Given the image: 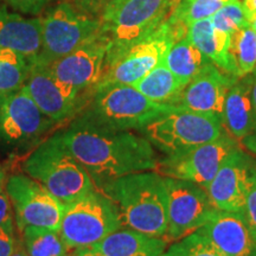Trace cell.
<instances>
[{
    "instance_id": "6da1fadb",
    "label": "cell",
    "mask_w": 256,
    "mask_h": 256,
    "mask_svg": "<svg viewBox=\"0 0 256 256\" xmlns=\"http://www.w3.org/2000/svg\"><path fill=\"white\" fill-rule=\"evenodd\" d=\"M60 136L98 188L127 174L156 171L159 162L152 144L130 130H114L78 119Z\"/></svg>"
},
{
    "instance_id": "f1b7e54d",
    "label": "cell",
    "mask_w": 256,
    "mask_h": 256,
    "mask_svg": "<svg viewBox=\"0 0 256 256\" xmlns=\"http://www.w3.org/2000/svg\"><path fill=\"white\" fill-rule=\"evenodd\" d=\"M210 19L216 28L230 34L240 28L250 26L248 11L238 0H229Z\"/></svg>"
},
{
    "instance_id": "7a4b0ae2",
    "label": "cell",
    "mask_w": 256,
    "mask_h": 256,
    "mask_svg": "<svg viewBox=\"0 0 256 256\" xmlns=\"http://www.w3.org/2000/svg\"><path fill=\"white\" fill-rule=\"evenodd\" d=\"M116 206L121 226L165 238L168 192L164 177L156 171L118 178L98 188Z\"/></svg>"
},
{
    "instance_id": "5b68a950",
    "label": "cell",
    "mask_w": 256,
    "mask_h": 256,
    "mask_svg": "<svg viewBox=\"0 0 256 256\" xmlns=\"http://www.w3.org/2000/svg\"><path fill=\"white\" fill-rule=\"evenodd\" d=\"M170 108L147 98L133 86L112 84L95 89L88 110L80 119L114 130H142Z\"/></svg>"
},
{
    "instance_id": "7c38bea8",
    "label": "cell",
    "mask_w": 256,
    "mask_h": 256,
    "mask_svg": "<svg viewBox=\"0 0 256 256\" xmlns=\"http://www.w3.org/2000/svg\"><path fill=\"white\" fill-rule=\"evenodd\" d=\"M108 50V40L98 34L46 66L64 90L78 100L81 92L96 88L104 78Z\"/></svg>"
},
{
    "instance_id": "8fae6325",
    "label": "cell",
    "mask_w": 256,
    "mask_h": 256,
    "mask_svg": "<svg viewBox=\"0 0 256 256\" xmlns=\"http://www.w3.org/2000/svg\"><path fill=\"white\" fill-rule=\"evenodd\" d=\"M238 147V140L224 132L218 139L159 160L156 172L168 178L200 185L206 190L230 153Z\"/></svg>"
},
{
    "instance_id": "d590c367",
    "label": "cell",
    "mask_w": 256,
    "mask_h": 256,
    "mask_svg": "<svg viewBox=\"0 0 256 256\" xmlns=\"http://www.w3.org/2000/svg\"><path fill=\"white\" fill-rule=\"evenodd\" d=\"M252 108H254L255 132H256V69L254 70V72L252 74Z\"/></svg>"
},
{
    "instance_id": "f35d334b",
    "label": "cell",
    "mask_w": 256,
    "mask_h": 256,
    "mask_svg": "<svg viewBox=\"0 0 256 256\" xmlns=\"http://www.w3.org/2000/svg\"><path fill=\"white\" fill-rule=\"evenodd\" d=\"M249 25L256 32V14H249Z\"/></svg>"
},
{
    "instance_id": "836d02e7",
    "label": "cell",
    "mask_w": 256,
    "mask_h": 256,
    "mask_svg": "<svg viewBox=\"0 0 256 256\" xmlns=\"http://www.w3.org/2000/svg\"><path fill=\"white\" fill-rule=\"evenodd\" d=\"M11 218V208H10L8 200L4 194H0V226H2Z\"/></svg>"
},
{
    "instance_id": "74e56055",
    "label": "cell",
    "mask_w": 256,
    "mask_h": 256,
    "mask_svg": "<svg viewBox=\"0 0 256 256\" xmlns=\"http://www.w3.org/2000/svg\"><path fill=\"white\" fill-rule=\"evenodd\" d=\"M242 4L249 14H256V0H243Z\"/></svg>"
},
{
    "instance_id": "8d00e7d4",
    "label": "cell",
    "mask_w": 256,
    "mask_h": 256,
    "mask_svg": "<svg viewBox=\"0 0 256 256\" xmlns=\"http://www.w3.org/2000/svg\"><path fill=\"white\" fill-rule=\"evenodd\" d=\"M11 256H28L26 252V249H25L23 242L20 241H16V246L14 252H12Z\"/></svg>"
},
{
    "instance_id": "d6a6232c",
    "label": "cell",
    "mask_w": 256,
    "mask_h": 256,
    "mask_svg": "<svg viewBox=\"0 0 256 256\" xmlns=\"http://www.w3.org/2000/svg\"><path fill=\"white\" fill-rule=\"evenodd\" d=\"M8 4L24 14H37L50 0H8Z\"/></svg>"
},
{
    "instance_id": "83f0119b",
    "label": "cell",
    "mask_w": 256,
    "mask_h": 256,
    "mask_svg": "<svg viewBox=\"0 0 256 256\" xmlns=\"http://www.w3.org/2000/svg\"><path fill=\"white\" fill-rule=\"evenodd\" d=\"M232 51L238 78L250 75L256 69V32L250 26L232 34Z\"/></svg>"
},
{
    "instance_id": "2e32d148",
    "label": "cell",
    "mask_w": 256,
    "mask_h": 256,
    "mask_svg": "<svg viewBox=\"0 0 256 256\" xmlns=\"http://www.w3.org/2000/svg\"><path fill=\"white\" fill-rule=\"evenodd\" d=\"M55 124L24 88L0 98V134L10 142H28Z\"/></svg>"
},
{
    "instance_id": "5bb4252c",
    "label": "cell",
    "mask_w": 256,
    "mask_h": 256,
    "mask_svg": "<svg viewBox=\"0 0 256 256\" xmlns=\"http://www.w3.org/2000/svg\"><path fill=\"white\" fill-rule=\"evenodd\" d=\"M256 162L240 147L224 160L206 191L217 210L243 212Z\"/></svg>"
},
{
    "instance_id": "44dd1931",
    "label": "cell",
    "mask_w": 256,
    "mask_h": 256,
    "mask_svg": "<svg viewBox=\"0 0 256 256\" xmlns=\"http://www.w3.org/2000/svg\"><path fill=\"white\" fill-rule=\"evenodd\" d=\"M223 126L236 140L247 139L255 132L252 74L238 78L230 87L224 102Z\"/></svg>"
},
{
    "instance_id": "603a6c76",
    "label": "cell",
    "mask_w": 256,
    "mask_h": 256,
    "mask_svg": "<svg viewBox=\"0 0 256 256\" xmlns=\"http://www.w3.org/2000/svg\"><path fill=\"white\" fill-rule=\"evenodd\" d=\"M209 62L186 36L174 43L162 58L166 68L171 70L185 86Z\"/></svg>"
},
{
    "instance_id": "4316f807",
    "label": "cell",
    "mask_w": 256,
    "mask_h": 256,
    "mask_svg": "<svg viewBox=\"0 0 256 256\" xmlns=\"http://www.w3.org/2000/svg\"><path fill=\"white\" fill-rule=\"evenodd\" d=\"M229 0H177L168 22L186 28L194 22L211 18Z\"/></svg>"
},
{
    "instance_id": "ffe728a7",
    "label": "cell",
    "mask_w": 256,
    "mask_h": 256,
    "mask_svg": "<svg viewBox=\"0 0 256 256\" xmlns=\"http://www.w3.org/2000/svg\"><path fill=\"white\" fill-rule=\"evenodd\" d=\"M0 48L16 51L32 64L42 50V20L0 8Z\"/></svg>"
},
{
    "instance_id": "d4e9b609",
    "label": "cell",
    "mask_w": 256,
    "mask_h": 256,
    "mask_svg": "<svg viewBox=\"0 0 256 256\" xmlns=\"http://www.w3.org/2000/svg\"><path fill=\"white\" fill-rule=\"evenodd\" d=\"M20 232L28 256H68L72 252L58 230L26 226Z\"/></svg>"
},
{
    "instance_id": "e575fe53",
    "label": "cell",
    "mask_w": 256,
    "mask_h": 256,
    "mask_svg": "<svg viewBox=\"0 0 256 256\" xmlns=\"http://www.w3.org/2000/svg\"><path fill=\"white\" fill-rule=\"evenodd\" d=\"M82 10L84 8H104L110 0H74Z\"/></svg>"
},
{
    "instance_id": "ac0fdd59",
    "label": "cell",
    "mask_w": 256,
    "mask_h": 256,
    "mask_svg": "<svg viewBox=\"0 0 256 256\" xmlns=\"http://www.w3.org/2000/svg\"><path fill=\"white\" fill-rule=\"evenodd\" d=\"M23 88L40 110L54 122L66 120L75 112L78 106V100L64 90L46 66L30 64Z\"/></svg>"
},
{
    "instance_id": "3957f363",
    "label": "cell",
    "mask_w": 256,
    "mask_h": 256,
    "mask_svg": "<svg viewBox=\"0 0 256 256\" xmlns=\"http://www.w3.org/2000/svg\"><path fill=\"white\" fill-rule=\"evenodd\" d=\"M24 170L66 206L95 190L90 176L63 145L60 134L40 144L24 162Z\"/></svg>"
},
{
    "instance_id": "4dcf8cb0",
    "label": "cell",
    "mask_w": 256,
    "mask_h": 256,
    "mask_svg": "<svg viewBox=\"0 0 256 256\" xmlns=\"http://www.w3.org/2000/svg\"><path fill=\"white\" fill-rule=\"evenodd\" d=\"M14 228L12 218L0 226V256H11L16 246Z\"/></svg>"
},
{
    "instance_id": "f546056e",
    "label": "cell",
    "mask_w": 256,
    "mask_h": 256,
    "mask_svg": "<svg viewBox=\"0 0 256 256\" xmlns=\"http://www.w3.org/2000/svg\"><path fill=\"white\" fill-rule=\"evenodd\" d=\"M168 252L172 256H226L200 230L176 241Z\"/></svg>"
},
{
    "instance_id": "30bf717a",
    "label": "cell",
    "mask_w": 256,
    "mask_h": 256,
    "mask_svg": "<svg viewBox=\"0 0 256 256\" xmlns=\"http://www.w3.org/2000/svg\"><path fill=\"white\" fill-rule=\"evenodd\" d=\"M168 192L166 241H179L197 232L217 212L208 192L200 185L164 177Z\"/></svg>"
},
{
    "instance_id": "484cf974",
    "label": "cell",
    "mask_w": 256,
    "mask_h": 256,
    "mask_svg": "<svg viewBox=\"0 0 256 256\" xmlns=\"http://www.w3.org/2000/svg\"><path fill=\"white\" fill-rule=\"evenodd\" d=\"M30 63L14 50L0 48V98L23 88Z\"/></svg>"
},
{
    "instance_id": "277c9868",
    "label": "cell",
    "mask_w": 256,
    "mask_h": 256,
    "mask_svg": "<svg viewBox=\"0 0 256 256\" xmlns=\"http://www.w3.org/2000/svg\"><path fill=\"white\" fill-rule=\"evenodd\" d=\"M176 0H110L102 8L101 34L110 43L107 60L162 26Z\"/></svg>"
},
{
    "instance_id": "d6986e66",
    "label": "cell",
    "mask_w": 256,
    "mask_h": 256,
    "mask_svg": "<svg viewBox=\"0 0 256 256\" xmlns=\"http://www.w3.org/2000/svg\"><path fill=\"white\" fill-rule=\"evenodd\" d=\"M168 241L130 229H118L88 247L72 249L70 256H160Z\"/></svg>"
},
{
    "instance_id": "cb8c5ba5",
    "label": "cell",
    "mask_w": 256,
    "mask_h": 256,
    "mask_svg": "<svg viewBox=\"0 0 256 256\" xmlns=\"http://www.w3.org/2000/svg\"><path fill=\"white\" fill-rule=\"evenodd\" d=\"M133 87L156 104H171L185 84L162 62L134 83Z\"/></svg>"
},
{
    "instance_id": "9c48e42d",
    "label": "cell",
    "mask_w": 256,
    "mask_h": 256,
    "mask_svg": "<svg viewBox=\"0 0 256 256\" xmlns=\"http://www.w3.org/2000/svg\"><path fill=\"white\" fill-rule=\"evenodd\" d=\"M120 228L115 204L104 194L94 190L66 206L58 232L72 250L94 244Z\"/></svg>"
},
{
    "instance_id": "1f68e13d",
    "label": "cell",
    "mask_w": 256,
    "mask_h": 256,
    "mask_svg": "<svg viewBox=\"0 0 256 256\" xmlns=\"http://www.w3.org/2000/svg\"><path fill=\"white\" fill-rule=\"evenodd\" d=\"M243 214H244L250 226L252 235L256 240V171L254 177H252L250 188H249Z\"/></svg>"
},
{
    "instance_id": "8992f818",
    "label": "cell",
    "mask_w": 256,
    "mask_h": 256,
    "mask_svg": "<svg viewBox=\"0 0 256 256\" xmlns=\"http://www.w3.org/2000/svg\"><path fill=\"white\" fill-rule=\"evenodd\" d=\"M142 130L153 147L166 156H172L218 139L226 128L223 121L214 115L171 106Z\"/></svg>"
},
{
    "instance_id": "ab89813d",
    "label": "cell",
    "mask_w": 256,
    "mask_h": 256,
    "mask_svg": "<svg viewBox=\"0 0 256 256\" xmlns=\"http://www.w3.org/2000/svg\"><path fill=\"white\" fill-rule=\"evenodd\" d=\"M160 256H172L171 254H170V252H162V255H160Z\"/></svg>"
},
{
    "instance_id": "ba28073f",
    "label": "cell",
    "mask_w": 256,
    "mask_h": 256,
    "mask_svg": "<svg viewBox=\"0 0 256 256\" xmlns=\"http://www.w3.org/2000/svg\"><path fill=\"white\" fill-rule=\"evenodd\" d=\"M100 28V19L62 2L42 19V50L32 64L49 66L101 34Z\"/></svg>"
},
{
    "instance_id": "e0dca14e",
    "label": "cell",
    "mask_w": 256,
    "mask_h": 256,
    "mask_svg": "<svg viewBox=\"0 0 256 256\" xmlns=\"http://www.w3.org/2000/svg\"><path fill=\"white\" fill-rule=\"evenodd\" d=\"M198 230L224 255L256 256V240L243 212L217 210Z\"/></svg>"
},
{
    "instance_id": "4fadbf2b",
    "label": "cell",
    "mask_w": 256,
    "mask_h": 256,
    "mask_svg": "<svg viewBox=\"0 0 256 256\" xmlns=\"http://www.w3.org/2000/svg\"><path fill=\"white\" fill-rule=\"evenodd\" d=\"M6 190L14 204L16 222L20 232L26 226L60 229L66 206L40 182L17 174L8 179Z\"/></svg>"
},
{
    "instance_id": "52a82bcc",
    "label": "cell",
    "mask_w": 256,
    "mask_h": 256,
    "mask_svg": "<svg viewBox=\"0 0 256 256\" xmlns=\"http://www.w3.org/2000/svg\"><path fill=\"white\" fill-rule=\"evenodd\" d=\"M186 28L174 25L168 20L164 22L148 37L107 60L104 78L96 88L112 84L133 86L162 62L174 43L184 38V34L186 36Z\"/></svg>"
},
{
    "instance_id": "7402d4cb",
    "label": "cell",
    "mask_w": 256,
    "mask_h": 256,
    "mask_svg": "<svg viewBox=\"0 0 256 256\" xmlns=\"http://www.w3.org/2000/svg\"><path fill=\"white\" fill-rule=\"evenodd\" d=\"M186 38L217 68L238 78L232 51V34L216 28L211 19L208 18L188 25Z\"/></svg>"
},
{
    "instance_id": "9a60e30c",
    "label": "cell",
    "mask_w": 256,
    "mask_h": 256,
    "mask_svg": "<svg viewBox=\"0 0 256 256\" xmlns=\"http://www.w3.org/2000/svg\"><path fill=\"white\" fill-rule=\"evenodd\" d=\"M238 80L211 62L188 83L170 106L209 114L223 121V108L229 89Z\"/></svg>"
}]
</instances>
